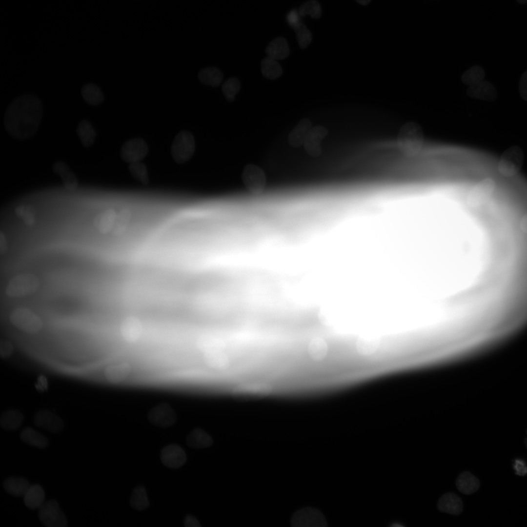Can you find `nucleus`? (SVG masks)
<instances>
[{
    "label": "nucleus",
    "mask_w": 527,
    "mask_h": 527,
    "mask_svg": "<svg viewBox=\"0 0 527 527\" xmlns=\"http://www.w3.org/2000/svg\"><path fill=\"white\" fill-rule=\"evenodd\" d=\"M517 1L521 4L525 3L527 2V0H517Z\"/></svg>",
    "instance_id": "48"
},
{
    "label": "nucleus",
    "mask_w": 527,
    "mask_h": 527,
    "mask_svg": "<svg viewBox=\"0 0 527 527\" xmlns=\"http://www.w3.org/2000/svg\"><path fill=\"white\" fill-rule=\"evenodd\" d=\"M149 420L152 424L156 426L167 427L174 424L175 417L170 411H156L150 415Z\"/></svg>",
    "instance_id": "34"
},
{
    "label": "nucleus",
    "mask_w": 527,
    "mask_h": 527,
    "mask_svg": "<svg viewBox=\"0 0 527 527\" xmlns=\"http://www.w3.org/2000/svg\"><path fill=\"white\" fill-rule=\"evenodd\" d=\"M455 485L458 490L466 495H470L476 492L479 488L480 483L478 479L472 473L465 471L457 477Z\"/></svg>",
    "instance_id": "15"
},
{
    "label": "nucleus",
    "mask_w": 527,
    "mask_h": 527,
    "mask_svg": "<svg viewBox=\"0 0 527 527\" xmlns=\"http://www.w3.org/2000/svg\"><path fill=\"white\" fill-rule=\"evenodd\" d=\"M524 160V153L518 146L507 149L502 154L498 164L499 172L503 176L510 177L521 169Z\"/></svg>",
    "instance_id": "5"
},
{
    "label": "nucleus",
    "mask_w": 527,
    "mask_h": 527,
    "mask_svg": "<svg viewBox=\"0 0 527 527\" xmlns=\"http://www.w3.org/2000/svg\"><path fill=\"white\" fill-rule=\"evenodd\" d=\"M20 437L24 443L36 447L45 448L48 444L45 436L31 427L24 428L21 432Z\"/></svg>",
    "instance_id": "24"
},
{
    "label": "nucleus",
    "mask_w": 527,
    "mask_h": 527,
    "mask_svg": "<svg viewBox=\"0 0 527 527\" xmlns=\"http://www.w3.org/2000/svg\"><path fill=\"white\" fill-rule=\"evenodd\" d=\"M198 77L202 83L212 87L218 86L223 79L222 72L215 67L202 69L199 73Z\"/></svg>",
    "instance_id": "25"
},
{
    "label": "nucleus",
    "mask_w": 527,
    "mask_h": 527,
    "mask_svg": "<svg viewBox=\"0 0 527 527\" xmlns=\"http://www.w3.org/2000/svg\"><path fill=\"white\" fill-rule=\"evenodd\" d=\"M186 443L193 448H201L210 446L213 443L212 438L201 429L193 430L187 436Z\"/></svg>",
    "instance_id": "26"
},
{
    "label": "nucleus",
    "mask_w": 527,
    "mask_h": 527,
    "mask_svg": "<svg viewBox=\"0 0 527 527\" xmlns=\"http://www.w3.org/2000/svg\"><path fill=\"white\" fill-rule=\"evenodd\" d=\"M327 134V130L323 126L312 127L304 143L305 149L313 153L319 152L320 142Z\"/></svg>",
    "instance_id": "21"
},
{
    "label": "nucleus",
    "mask_w": 527,
    "mask_h": 527,
    "mask_svg": "<svg viewBox=\"0 0 527 527\" xmlns=\"http://www.w3.org/2000/svg\"><path fill=\"white\" fill-rule=\"evenodd\" d=\"M11 323L16 328L24 332L35 334L43 327L41 318L28 308L18 307L10 314Z\"/></svg>",
    "instance_id": "3"
},
{
    "label": "nucleus",
    "mask_w": 527,
    "mask_h": 527,
    "mask_svg": "<svg viewBox=\"0 0 527 527\" xmlns=\"http://www.w3.org/2000/svg\"><path fill=\"white\" fill-rule=\"evenodd\" d=\"M244 186L250 192L262 193L266 185V176L264 170L258 166L248 164L245 166L242 175Z\"/></svg>",
    "instance_id": "8"
},
{
    "label": "nucleus",
    "mask_w": 527,
    "mask_h": 527,
    "mask_svg": "<svg viewBox=\"0 0 527 527\" xmlns=\"http://www.w3.org/2000/svg\"><path fill=\"white\" fill-rule=\"evenodd\" d=\"M128 170L132 177L143 184L148 183L149 175L146 165L141 162L129 163Z\"/></svg>",
    "instance_id": "35"
},
{
    "label": "nucleus",
    "mask_w": 527,
    "mask_h": 527,
    "mask_svg": "<svg viewBox=\"0 0 527 527\" xmlns=\"http://www.w3.org/2000/svg\"><path fill=\"white\" fill-rule=\"evenodd\" d=\"M117 212L113 208H108L101 212L95 218L94 224L96 228L103 234L112 231Z\"/></svg>",
    "instance_id": "17"
},
{
    "label": "nucleus",
    "mask_w": 527,
    "mask_h": 527,
    "mask_svg": "<svg viewBox=\"0 0 527 527\" xmlns=\"http://www.w3.org/2000/svg\"><path fill=\"white\" fill-rule=\"evenodd\" d=\"M23 497L25 506L31 509H39L44 503V490L38 485H30Z\"/></svg>",
    "instance_id": "19"
},
{
    "label": "nucleus",
    "mask_w": 527,
    "mask_h": 527,
    "mask_svg": "<svg viewBox=\"0 0 527 527\" xmlns=\"http://www.w3.org/2000/svg\"><path fill=\"white\" fill-rule=\"evenodd\" d=\"M296 34L297 40L302 49L306 48L312 41V34L310 30L302 22L300 21L292 27Z\"/></svg>",
    "instance_id": "36"
},
{
    "label": "nucleus",
    "mask_w": 527,
    "mask_h": 527,
    "mask_svg": "<svg viewBox=\"0 0 527 527\" xmlns=\"http://www.w3.org/2000/svg\"><path fill=\"white\" fill-rule=\"evenodd\" d=\"M161 460L166 466L171 468H178L185 463L186 455L181 446L177 445L171 444L166 446L162 449Z\"/></svg>",
    "instance_id": "12"
},
{
    "label": "nucleus",
    "mask_w": 527,
    "mask_h": 527,
    "mask_svg": "<svg viewBox=\"0 0 527 527\" xmlns=\"http://www.w3.org/2000/svg\"><path fill=\"white\" fill-rule=\"evenodd\" d=\"M148 151V146L146 142L137 138L125 142L121 147L120 155L123 161L131 163L141 162L146 157Z\"/></svg>",
    "instance_id": "9"
},
{
    "label": "nucleus",
    "mask_w": 527,
    "mask_h": 527,
    "mask_svg": "<svg viewBox=\"0 0 527 527\" xmlns=\"http://www.w3.org/2000/svg\"><path fill=\"white\" fill-rule=\"evenodd\" d=\"M312 128V123L309 120L304 119L300 121L289 134V144L293 147H297L304 144Z\"/></svg>",
    "instance_id": "18"
},
{
    "label": "nucleus",
    "mask_w": 527,
    "mask_h": 527,
    "mask_svg": "<svg viewBox=\"0 0 527 527\" xmlns=\"http://www.w3.org/2000/svg\"><path fill=\"white\" fill-rule=\"evenodd\" d=\"M299 14L301 17L308 15L312 18L318 19L322 15L320 4L316 0H308L300 6Z\"/></svg>",
    "instance_id": "37"
},
{
    "label": "nucleus",
    "mask_w": 527,
    "mask_h": 527,
    "mask_svg": "<svg viewBox=\"0 0 527 527\" xmlns=\"http://www.w3.org/2000/svg\"><path fill=\"white\" fill-rule=\"evenodd\" d=\"M519 92L522 98L527 101V70L522 75L519 85Z\"/></svg>",
    "instance_id": "42"
},
{
    "label": "nucleus",
    "mask_w": 527,
    "mask_h": 527,
    "mask_svg": "<svg viewBox=\"0 0 527 527\" xmlns=\"http://www.w3.org/2000/svg\"><path fill=\"white\" fill-rule=\"evenodd\" d=\"M8 249V245L6 236L2 231L0 233V254L4 255Z\"/></svg>",
    "instance_id": "45"
},
{
    "label": "nucleus",
    "mask_w": 527,
    "mask_h": 527,
    "mask_svg": "<svg viewBox=\"0 0 527 527\" xmlns=\"http://www.w3.org/2000/svg\"><path fill=\"white\" fill-rule=\"evenodd\" d=\"M40 100L32 95H23L8 106L4 117L6 131L19 139H27L38 130L42 116Z\"/></svg>",
    "instance_id": "1"
},
{
    "label": "nucleus",
    "mask_w": 527,
    "mask_h": 527,
    "mask_svg": "<svg viewBox=\"0 0 527 527\" xmlns=\"http://www.w3.org/2000/svg\"><path fill=\"white\" fill-rule=\"evenodd\" d=\"M371 0H356V1L359 4L363 5L368 4Z\"/></svg>",
    "instance_id": "47"
},
{
    "label": "nucleus",
    "mask_w": 527,
    "mask_h": 527,
    "mask_svg": "<svg viewBox=\"0 0 527 527\" xmlns=\"http://www.w3.org/2000/svg\"><path fill=\"white\" fill-rule=\"evenodd\" d=\"M513 467L516 475L522 476L527 474V466L523 460H515Z\"/></svg>",
    "instance_id": "41"
},
{
    "label": "nucleus",
    "mask_w": 527,
    "mask_h": 527,
    "mask_svg": "<svg viewBox=\"0 0 527 527\" xmlns=\"http://www.w3.org/2000/svg\"><path fill=\"white\" fill-rule=\"evenodd\" d=\"M399 141L402 146L407 149L418 148L423 140L421 127L416 122H409L404 124L400 128Z\"/></svg>",
    "instance_id": "10"
},
{
    "label": "nucleus",
    "mask_w": 527,
    "mask_h": 527,
    "mask_svg": "<svg viewBox=\"0 0 527 527\" xmlns=\"http://www.w3.org/2000/svg\"><path fill=\"white\" fill-rule=\"evenodd\" d=\"M16 214L28 226L33 225L36 222V215L31 207L27 205H20L16 207Z\"/></svg>",
    "instance_id": "39"
},
{
    "label": "nucleus",
    "mask_w": 527,
    "mask_h": 527,
    "mask_svg": "<svg viewBox=\"0 0 527 527\" xmlns=\"http://www.w3.org/2000/svg\"><path fill=\"white\" fill-rule=\"evenodd\" d=\"M41 522L48 527H65L67 522L57 502L50 500L44 502L39 509Z\"/></svg>",
    "instance_id": "6"
},
{
    "label": "nucleus",
    "mask_w": 527,
    "mask_h": 527,
    "mask_svg": "<svg viewBox=\"0 0 527 527\" xmlns=\"http://www.w3.org/2000/svg\"><path fill=\"white\" fill-rule=\"evenodd\" d=\"M195 151V142L192 133L187 131L179 132L171 145V154L173 160L179 164L185 163L191 159Z\"/></svg>",
    "instance_id": "4"
},
{
    "label": "nucleus",
    "mask_w": 527,
    "mask_h": 527,
    "mask_svg": "<svg viewBox=\"0 0 527 527\" xmlns=\"http://www.w3.org/2000/svg\"><path fill=\"white\" fill-rule=\"evenodd\" d=\"M131 218V212L127 208L122 209L117 212V217L113 228L112 233L116 236L122 234L126 229Z\"/></svg>",
    "instance_id": "32"
},
{
    "label": "nucleus",
    "mask_w": 527,
    "mask_h": 527,
    "mask_svg": "<svg viewBox=\"0 0 527 527\" xmlns=\"http://www.w3.org/2000/svg\"><path fill=\"white\" fill-rule=\"evenodd\" d=\"M261 72L265 78L275 80L282 75L283 71L277 60L267 56L261 61Z\"/></svg>",
    "instance_id": "27"
},
{
    "label": "nucleus",
    "mask_w": 527,
    "mask_h": 527,
    "mask_svg": "<svg viewBox=\"0 0 527 527\" xmlns=\"http://www.w3.org/2000/svg\"><path fill=\"white\" fill-rule=\"evenodd\" d=\"M485 76V71L481 66H473L464 73L461 81L465 84L470 86L484 81Z\"/></svg>",
    "instance_id": "31"
},
{
    "label": "nucleus",
    "mask_w": 527,
    "mask_h": 527,
    "mask_svg": "<svg viewBox=\"0 0 527 527\" xmlns=\"http://www.w3.org/2000/svg\"><path fill=\"white\" fill-rule=\"evenodd\" d=\"M23 419L24 417L21 412L16 409H9L1 415L0 424L5 430H15L21 426Z\"/></svg>",
    "instance_id": "22"
},
{
    "label": "nucleus",
    "mask_w": 527,
    "mask_h": 527,
    "mask_svg": "<svg viewBox=\"0 0 527 527\" xmlns=\"http://www.w3.org/2000/svg\"><path fill=\"white\" fill-rule=\"evenodd\" d=\"M14 351L13 345L9 341L1 340L0 342V355L5 359L10 357Z\"/></svg>",
    "instance_id": "40"
},
{
    "label": "nucleus",
    "mask_w": 527,
    "mask_h": 527,
    "mask_svg": "<svg viewBox=\"0 0 527 527\" xmlns=\"http://www.w3.org/2000/svg\"><path fill=\"white\" fill-rule=\"evenodd\" d=\"M267 56L276 60H283L289 54L288 43L283 37H278L272 40L265 49Z\"/></svg>",
    "instance_id": "20"
},
{
    "label": "nucleus",
    "mask_w": 527,
    "mask_h": 527,
    "mask_svg": "<svg viewBox=\"0 0 527 527\" xmlns=\"http://www.w3.org/2000/svg\"><path fill=\"white\" fill-rule=\"evenodd\" d=\"M438 510L453 515H459L463 511V503L461 498L454 493L443 495L437 502Z\"/></svg>",
    "instance_id": "13"
},
{
    "label": "nucleus",
    "mask_w": 527,
    "mask_h": 527,
    "mask_svg": "<svg viewBox=\"0 0 527 527\" xmlns=\"http://www.w3.org/2000/svg\"><path fill=\"white\" fill-rule=\"evenodd\" d=\"M308 350L313 360L320 361L327 355L328 346L324 340L319 337L315 338L309 343Z\"/></svg>",
    "instance_id": "30"
},
{
    "label": "nucleus",
    "mask_w": 527,
    "mask_h": 527,
    "mask_svg": "<svg viewBox=\"0 0 527 527\" xmlns=\"http://www.w3.org/2000/svg\"><path fill=\"white\" fill-rule=\"evenodd\" d=\"M287 20L288 24L292 27L297 24L299 20L298 13L295 10H292L287 15Z\"/></svg>",
    "instance_id": "43"
},
{
    "label": "nucleus",
    "mask_w": 527,
    "mask_h": 527,
    "mask_svg": "<svg viewBox=\"0 0 527 527\" xmlns=\"http://www.w3.org/2000/svg\"><path fill=\"white\" fill-rule=\"evenodd\" d=\"M466 92L472 98L486 101H493L497 97V91L494 86L485 81L469 86Z\"/></svg>",
    "instance_id": "14"
},
{
    "label": "nucleus",
    "mask_w": 527,
    "mask_h": 527,
    "mask_svg": "<svg viewBox=\"0 0 527 527\" xmlns=\"http://www.w3.org/2000/svg\"><path fill=\"white\" fill-rule=\"evenodd\" d=\"M241 84L236 78H230L222 86V92L226 99L230 102L234 100L236 95L240 89Z\"/></svg>",
    "instance_id": "38"
},
{
    "label": "nucleus",
    "mask_w": 527,
    "mask_h": 527,
    "mask_svg": "<svg viewBox=\"0 0 527 527\" xmlns=\"http://www.w3.org/2000/svg\"><path fill=\"white\" fill-rule=\"evenodd\" d=\"M149 504L145 488L142 486L136 487L130 499L131 507L135 509L142 510L146 508Z\"/></svg>",
    "instance_id": "33"
},
{
    "label": "nucleus",
    "mask_w": 527,
    "mask_h": 527,
    "mask_svg": "<svg viewBox=\"0 0 527 527\" xmlns=\"http://www.w3.org/2000/svg\"><path fill=\"white\" fill-rule=\"evenodd\" d=\"M291 524L296 527H324L327 526L323 514L318 509L306 507L296 511L293 515Z\"/></svg>",
    "instance_id": "7"
},
{
    "label": "nucleus",
    "mask_w": 527,
    "mask_h": 527,
    "mask_svg": "<svg viewBox=\"0 0 527 527\" xmlns=\"http://www.w3.org/2000/svg\"><path fill=\"white\" fill-rule=\"evenodd\" d=\"M36 388L39 391H44L47 387V379L44 376H41L38 379L36 385Z\"/></svg>",
    "instance_id": "46"
},
{
    "label": "nucleus",
    "mask_w": 527,
    "mask_h": 527,
    "mask_svg": "<svg viewBox=\"0 0 527 527\" xmlns=\"http://www.w3.org/2000/svg\"><path fill=\"white\" fill-rule=\"evenodd\" d=\"M526 434H527V431H526ZM524 443H525V444L526 447V448H527V437H526V438L525 439V440H524Z\"/></svg>",
    "instance_id": "49"
},
{
    "label": "nucleus",
    "mask_w": 527,
    "mask_h": 527,
    "mask_svg": "<svg viewBox=\"0 0 527 527\" xmlns=\"http://www.w3.org/2000/svg\"><path fill=\"white\" fill-rule=\"evenodd\" d=\"M77 133L82 144L86 147L92 145L97 134L91 124L87 121H81L78 125Z\"/></svg>",
    "instance_id": "28"
},
{
    "label": "nucleus",
    "mask_w": 527,
    "mask_h": 527,
    "mask_svg": "<svg viewBox=\"0 0 527 527\" xmlns=\"http://www.w3.org/2000/svg\"><path fill=\"white\" fill-rule=\"evenodd\" d=\"M39 285V280L34 274H19L10 280L5 289V294L12 298L26 296L35 293Z\"/></svg>",
    "instance_id": "2"
},
{
    "label": "nucleus",
    "mask_w": 527,
    "mask_h": 527,
    "mask_svg": "<svg viewBox=\"0 0 527 527\" xmlns=\"http://www.w3.org/2000/svg\"><path fill=\"white\" fill-rule=\"evenodd\" d=\"M33 421L38 427L53 433L61 432L64 427L61 419L48 410L43 409L38 411L34 417Z\"/></svg>",
    "instance_id": "11"
},
{
    "label": "nucleus",
    "mask_w": 527,
    "mask_h": 527,
    "mask_svg": "<svg viewBox=\"0 0 527 527\" xmlns=\"http://www.w3.org/2000/svg\"><path fill=\"white\" fill-rule=\"evenodd\" d=\"M81 95L84 101L91 105H98L103 100V95L101 89L93 83L84 85L82 88Z\"/></svg>",
    "instance_id": "29"
},
{
    "label": "nucleus",
    "mask_w": 527,
    "mask_h": 527,
    "mask_svg": "<svg viewBox=\"0 0 527 527\" xmlns=\"http://www.w3.org/2000/svg\"><path fill=\"white\" fill-rule=\"evenodd\" d=\"M54 173L61 179L64 186L68 190H73L78 186V181L69 166L61 161L56 162L53 165Z\"/></svg>",
    "instance_id": "16"
},
{
    "label": "nucleus",
    "mask_w": 527,
    "mask_h": 527,
    "mask_svg": "<svg viewBox=\"0 0 527 527\" xmlns=\"http://www.w3.org/2000/svg\"><path fill=\"white\" fill-rule=\"evenodd\" d=\"M184 526L186 527H200L201 525L194 517L191 515H187L184 520Z\"/></svg>",
    "instance_id": "44"
},
{
    "label": "nucleus",
    "mask_w": 527,
    "mask_h": 527,
    "mask_svg": "<svg viewBox=\"0 0 527 527\" xmlns=\"http://www.w3.org/2000/svg\"><path fill=\"white\" fill-rule=\"evenodd\" d=\"M5 490L10 494L16 496H23L30 486L28 481L20 477H9L5 479L3 483Z\"/></svg>",
    "instance_id": "23"
}]
</instances>
